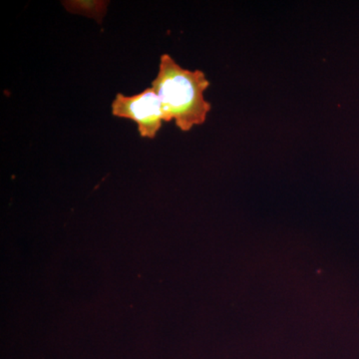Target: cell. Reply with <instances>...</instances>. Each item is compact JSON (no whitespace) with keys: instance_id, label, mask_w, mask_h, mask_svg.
Wrapping results in <instances>:
<instances>
[{"instance_id":"cell-1","label":"cell","mask_w":359,"mask_h":359,"mask_svg":"<svg viewBox=\"0 0 359 359\" xmlns=\"http://www.w3.org/2000/svg\"><path fill=\"white\" fill-rule=\"evenodd\" d=\"M210 82L202 70H189L180 66L169 54H162L159 72L152 88L159 96L165 122L175 120L182 132L204 124L212 109L205 99Z\"/></svg>"},{"instance_id":"cell-2","label":"cell","mask_w":359,"mask_h":359,"mask_svg":"<svg viewBox=\"0 0 359 359\" xmlns=\"http://www.w3.org/2000/svg\"><path fill=\"white\" fill-rule=\"evenodd\" d=\"M112 114L136 123L142 138H156L165 122L162 104L152 87L133 96L118 93L112 102Z\"/></svg>"},{"instance_id":"cell-3","label":"cell","mask_w":359,"mask_h":359,"mask_svg":"<svg viewBox=\"0 0 359 359\" xmlns=\"http://www.w3.org/2000/svg\"><path fill=\"white\" fill-rule=\"evenodd\" d=\"M69 13L79 14L102 23L109 2L103 0H68L61 2Z\"/></svg>"}]
</instances>
